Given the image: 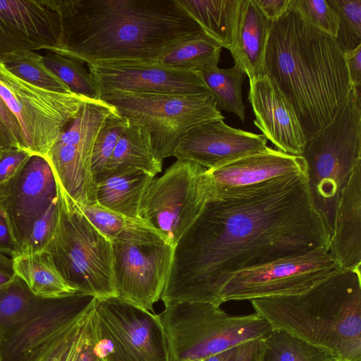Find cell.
Listing matches in <instances>:
<instances>
[{
  "instance_id": "6da1fadb",
  "label": "cell",
  "mask_w": 361,
  "mask_h": 361,
  "mask_svg": "<svg viewBox=\"0 0 361 361\" xmlns=\"http://www.w3.org/2000/svg\"><path fill=\"white\" fill-rule=\"evenodd\" d=\"M329 239L307 174L209 194L174 247L160 300L165 307L185 301L220 306V292L235 274L317 247L329 250Z\"/></svg>"
},
{
  "instance_id": "7a4b0ae2",
  "label": "cell",
  "mask_w": 361,
  "mask_h": 361,
  "mask_svg": "<svg viewBox=\"0 0 361 361\" xmlns=\"http://www.w3.org/2000/svg\"><path fill=\"white\" fill-rule=\"evenodd\" d=\"M57 54L87 65L156 61L204 33L179 0L61 1Z\"/></svg>"
},
{
  "instance_id": "3957f363",
  "label": "cell",
  "mask_w": 361,
  "mask_h": 361,
  "mask_svg": "<svg viewBox=\"0 0 361 361\" xmlns=\"http://www.w3.org/2000/svg\"><path fill=\"white\" fill-rule=\"evenodd\" d=\"M263 71L291 104L306 139L332 118L351 87L335 39L310 25L291 3L271 21Z\"/></svg>"
},
{
  "instance_id": "277c9868",
  "label": "cell",
  "mask_w": 361,
  "mask_h": 361,
  "mask_svg": "<svg viewBox=\"0 0 361 361\" xmlns=\"http://www.w3.org/2000/svg\"><path fill=\"white\" fill-rule=\"evenodd\" d=\"M255 313L338 361H361L360 269H340L309 290L250 300Z\"/></svg>"
},
{
  "instance_id": "5b68a950",
  "label": "cell",
  "mask_w": 361,
  "mask_h": 361,
  "mask_svg": "<svg viewBox=\"0 0 361 361\" xmlns=\"http://www.w3.org/2000/svg\"><path fill=\"white\" fill-rule=\"evenodd\" d=\"M301 157L314 205L331 237L341 192L361 161L360 90L351 85L332 118L306 139Z\"/></svg>"
},
{
  "instance_id": "8992f818",
  "label": "cell",
  "mask_w": 361,
  "mask_h": 361,
  "mask_svg": "<svg viewBox=\"0 0 361 361\" xmlns=\"http://www.w3.org/2000/svg\"><path fill=\"white\" fill-rule=\"evenodd\" d=\"M169 361H202L268 334L270 325L256 313L231 315L208 302H180L158 314Z\"/></svg>"
},
{
  "instance_id": "52a82bcc",
  "label": "cell",
  "mask_w": 361,
  "mask_h": 361,
  "mask_svg": "<svg viewBox=\"0 0 361 361\" xmlns=\"http://www.w3.org/2000/svg\"><path fill=\"white\" fill-rule=\"evenodd\" d=\"M59 219L44 251L76 292L96 299L116 296L112 242L90 222L59 185Z\"/></svg>"
},
{
  "instance_id": "ba28073f",
  "label": "cell",
  "mask_w": 361,
  "mask_h": 361,
  "mask_svg": "<svg viewBox=\"0 0 361 361\" xmlns=\"http://www.w3.org/2000/svg\"><path fill=\"white\" fill-rule=\"evenodd\" d=\"M123 116L139 122L149 133L157 158L173 157L185 135L194 127L224 117L213 97L110 92L98 97Z\"/></svg>"
},
{
  "instance_id": "9c48e42d",
  "label": "cell",
  "mask_w": 361,
  "mask_h": 361,
  "mask_svg": "<svg viewBox=\"0 0 361 361\" xmlns=\"http://www.w3.org/2000/svg\"><path fill=\"white\" fill-rule=\"evenodd\" d=\"M94 348L106 361H169L158 314L117 296L96 299Z\"/></svg>"
},
{
  "instance_id": "30bf717a",
  "label": "cell",
  "mask_w": 361,
  "mask_h": 361,
  "mask_svg": "<svg viewBox=\"0 0 361 361\" xmlns=\"http://www.w3.org/2000/svg\"><path fill=\"white\" fill-rule=\"evenodd\" d=\"M0 97L19 124L24 149L44 157L90 99L33 85L10 72L1 59Z\"/></svg>"
},
{
  "instance_id": "8fae6325",
  "label": "cell",
  "mask_w": 361,
  "mask_h": 361,
  "mask_svg": "<svg viewBox=\"0 0 361 361\" xmlns=\"http://www.w3.org/2000/svg\"><path fill=\"white\" fill-rule=\"evenodd\" d=\"M206 170L195 162L177 159L153 178L144 194L140 219L173 247L209 198Z\"/></svg>"
},
{
  "instance_id": "7c38bea8",
  "label": "cell",
  "mask_w": 361,
  "mask_h": 361,
  "mask_svg": "<svg viewBox=\"0 0 361 361\" xmlns=\"http://www.w3.org/2000/svg\"><path fill=\"white\" fill-rule=\"evenodd\" d=\"M340 269L329 250L317 247L235 274L223 286L220 304L300 294Z\"/></svg>"
},
{
  "instance_id": "4fadbf2b",
  "label": "cell",
  "mask_w": 361,
  "mask_h": 361,
  "mask_svg": "<svg viewBox=\"0 0 361 361\" xmlns=\"http://www.w3.org/2000/svg\"><path fill=\"white\" fill-rule=\"evenodd\" d=\"M114 110L101 99H88L45 157L61 189L79 204H97L92 152L99 129Z\"/></svg>"
},
{
  "instance_id": "5bb4252c",
  "label": "cell",
  "mask_w": 361,
  "mask_h": 361,
  "mask_svg": "<svg viewBox=\"0 0 361 361\" xmlns=\"http://www.w3.org/2000/svg\"><path fill=\"white\" fill-rule=\"evenodd\" d=\"M97 99L110 92L213 97L199 71L157 61L106 62L88 65Z\"/></svg>"
},
{
  "instance_id": "9a60e30c",
  "label": "cell",
  "mask_w": 361,
  "mask_h": 361,
  "mask_svg": "<svg viewBox=\"0 0 361 361\" xmlns=\"http://www.w3.org/2000/svg\"><path fill=\"white\" fill-rule=\"evenodd\" d=\"M94 296L75 293L46 300L33 314L0 338L1 361H37L70 326L94 307Z\"/></svg>"
},
{
  "instance_id": "2e32d148",
  "label": "cell",
  "mask_w": 361,
  "mask_h": 361,
  "mask_svg": "<svg viewBox=\"0 0 361 361\" xmlns=\"http://www.w3.org/2000/svg\"><path fill=\"white\" fill-rule=\"evenodd\" d=\"M116 296L148 311L161 299L174 247L167 243H112Z\"/></svg>"
},
{
  "instance_id": "e0dca14e",
  "label": "cell",
  "mask_w": 361,
  "mask_h": 361,
  "mask_svg": "<svg viewBox=\"0 0 361 361\" xmlns=\"http://www.w3.org/2000/svg\"><path fill=\"white\" fill-rule=\"evenodd\" d=\"M58 193L59 183L49 161L35 154L14 176L0 184V208L18 254L35 223Z\"/></svg>"
},
{
  "instance_id": "ac0fdd59",
  "label": "cell",
  "mask_w": 361,
  "mask_h": 361,
  "mask_svg": "<svg viewBox=\"0 0 361 361\" xmlns=\"http://www.w3.org/2000/svg\"><path fill=\"white\" fill-rule=\"evenodd\" d=\"M0 1V54L48 47L62 32L60 1Z\"/></svg>"
},
{
  "instance_id": "d6986e66",
  "label": "cell",
  "mask_w": 361,
  "mask_h": 361,
  "mask_svg": "<svg viewBox=\"0 0 361 361\" xmlns=\"http://www.w3.org/2000/svg\"><path fill=\"white\" fill-rule=\"evenodd\" d=\"M267 139L228 126L224 119L192 128L177 146L173 157L213 169L267 147Z\"/></svg>"
},
{
  "instance_id": "ffe728a7",
  "label": "cell",
  "mask_w": 361,
  "mask_h": 361,
  "mask_svg": "<svg viewBox=\"0 0 361 361\" xmlns=\"http://www.w3.org/2000/svg\"><path fill=\"white\" fill-rule=\"evenodd\" d=\"M255 125L282 152L302 156L306 137L291 104L267 75L250 79Z\"/></svg>"
},
{
  "instance_id": "44dd1931",
  "label": "cell",
  "mask_w": 361,
  "mask_h": 361,
  "mask_svg": "<svg viewBox=\"0 0 361 361\" xmlns=\"http://www.w3.org/2000/svg\"><path fill=\"white\" fill-rule=\"evenodd\" d=\"M205 173L209 194H216L245 188L281 176L307 174V169L302 157L267 147L262 151L221 166L207 169Z\"/></svg>"
},
{
  "instance_id": "7402d4cb",
  "label": "cell",
  "mask_w": 361,
  "mask_h": 361,
  "mask_svg": "<svg viewBox=\"0 0 361 361\" xmlns=\"http://www.w3.org/2000/svg\"><path fill=\"white\" fill-rule=\"evenodd\" d=\"M329 252L340 269L361 266V161L343 188L335 211Z\"/></svg>"
},
{
  "instance_id": "603a6c76",
  "label": "cell",
  "mask_w": 361,
  "mask_h": 361,
  "mask_svg": "<svg viewBox=\"0 0 361 361\" xmlns=\"http://www.w3.org/2000/svg\"><path fill=\"white\" fill-rule=\"evenodd\" d=\"M271 20L254 0H242L234 44L230 51L234 64L249 78L264 75V54Z\"/></svg>"
},
{
  "instance_id": "cb8c5ba5",
  "label": "cell",
  "mask_w": 361,
  "mask_h": 361,
  "mask_svg": "<svg viewBox=\"0 0 361 361\" xmlns=\"http://www.w3.org/2000/svg\"><path fill=\"white\" fill-rule=\"evenodd\" d=\"M162 161L154 154L149 132L139 122L128 119L109 159L102 180L113 174L140 170L152 176L161 171Z\"/></svg>"
},
{
  "instance_id": "d4e9b609",
  "label": "cell",
  "mask_w": 361,
  "mask_h": 361,
  "mask_svg": "<svg viewBox=\"0 0 361 361\" xmlns=\"http://www.w3.org/2000/svg\"><path fill=\"white\" fill-rule=\"evenodd\" d=\"M154 178L134 169L110 175L96 185L97 204L118 214L140 219L144 194Z\"/></svg>"
},
{
  "instance_id": "484cf974",
  "label": "cell",
  "mask_w": 361,
  "mask_h": 361,
  "mask_svg": "<svg viewBox=\"0 0 361 361\" xmlns=\"http://www.w3.org/2000/svg\"><path fill=\"white\" fill-rule=\"evenodd\" d=\"M13 259L16 276L36 297L57 299L78 293L61 276L48 252L19 253Z\"/></svg>"
},
{
  "instance_id": "4316f807",
  "label": "cell",
  "mask_w": 361,
  "mask_h": 361,
  "mask_svg": "<svg viewBox=\"0 0 361 361\" xmlns=\"http://www.w3.org/2000/svg\"><path fill=\"white\" fill-rule=\"evenodd\" d=\"M203 32L222 48L233 47L242 0H179Z\"/></svg>"
},
{
  "instance_id": "83f0119b",
  "label": "cell",
  "mask_w": 361,
  "mask_h": 361,
  "mask_svg": "<svg viewBox=\"0 0 361 361\" xmlns=\"http://www.w3.org/2000/svg\"><path fill=\"white\" fill-rule=\"evenodd\" d=\"M77 204L90 222L112 243H166L153 228L141 219L118 214L97 204L90 206Z\"/></svg>"
},
{
  "instance_id": "f1b7e54d",
  "label": "cell",
  "mask_w": 361,
  "mask_h": 361,
  "mask_svg": "<svg viewBox=\"0 0 361 361\" xmlns=\"http://www.w3.org/2000/svg\"><path fill=\"white\" fill-rule=\"evenodd\" d=\"M259 361H338L331 354L279 329H271L258 343Z\"/></svg>"
},
{
  "instance_id": "f546056e",
  "label": "cell",
  "mask_w": 361,
  "mask_h": 361,
  "mask_svg": "<svg viewBox=\"0 0 361 361\" xmlns=\"http://www.w3.org/2000/svg\"><path fill=\"white\" fill-rule=\"evenodd\" d=\"M198 71L212 92L217 109L233 113L245 121L242 96V85L246 76L245 71L235 64L229 68L212 65Z\"/></svg>"
},
{
  "instance_id": "4dcf8cb0",
  "label": "cell",
  "mask_w": 361,
  "mask_h": 361,
  "mask_svg": "<svg viewBox=\"0 0 361 361\" xmlns=\"http://www.w3.org/2000/svg\"><path fill=\"white\" fill-rule=\"evenodd\" d=\"M222 47L205 33L180 43L156 61L170 67L200 71L218 65Z\"/></svg>"
},
{
  "instance_id": "1f68e13d",
  "label": "cell",
  "mask_w": 361,
  "mask_h": 361,
  "mask_svg": "<svg viewBox=\"0 0 361 361\" xmlns=\"http://www.w3.org/2000/svg\"><path fill=\"white\" fill-rule=\"evenodd\" d=\"M47 299L36 297L18 278L0 289V338L36 312Z\"/></svg>"
},
{
  "instance_id": "d6a6232c",
  "label": "cell",
  "mask_w": 361,
  "mask_h": 361,
  "mask_svg": "<svg viewBox=\"0 0 361 361\" xmlns=\"http://www.w3.org/2000/svg\"><path fill=\"white\" fill-rule=\"evenodd\" d=\"M6 68L15 75L44 90L71 92L44 64L43 57L29 50L0 54Z\"/></svg>"
},
{
  "instance_id": "836d02e7",
  "label": "cell",
  "mask_w": 361,
  "mask_h": 361,
  "mask_svg": "<svg viewBox=\"0 0 361 361\" xmlns=\"http://www.w3.org/2000/svg\"><path fill=\"white\" fill-rule=\"evenodd\" d=\"M128 123V119L115 109L105 118L94 142L91 157V173L97 185L102 179L109 159Z\"/></svg>"
},
{
  "instance_id": "e575fe53",
  "label": "cell",
  "mask_w": 361,
  "mask_h": 361,
  "mask_svg": "<svg viewBox=\"0 0 361 361\" xmlns=\"http://www.w3.org/2000/svg\"><path fill=\"white\" fill-rule=\"evenodd\" d=\"M46 68L61 80L75 94L97 99L96 90L90 73L80 61L59 54L43 57Z\"/></svg>"
},
{
  "instance_id": "d590c367",
  "label": "cell",
  "mask_w": 361,
  "mask_h": 361,
  "mask_svg": "<svg viewBox=\"0 0 361 361\" xmlns=\"http://www.w3.org/2000/svg\"><path fill=\"white\" fill-rule=\"evenodd\" d=\"M340 23L335 40L341 51H350L361 45V0H329Z\"/></svg>"
},
{
  "instance_id": "8d00e7d4",
  "label": "cell",
  "mask_w": 361,
  "mask_h": 361,
  "mask_svg": "<svg viewBox=\"0 0 361 361\" xmlns=\"http://www.w3.org/2000/svg\"><path fill=\"white\" fill-rule=\"evenodd\" d=\"M291 4L310 25L336 38L340 19L329 0H292Z\"/></svg>"
},
{
  "instance_id": "74e56055",
  "label": "cell",
  "mask_w": 361,
  "mask_h": 361,
  "mask_svg": "<svg viewBox=\"0 0 361 361\" xmlns=\"http://www.w3.org/2000/svg\"><path fill=\"white\" fill-rule=\"evenodd\" d=\"M59 215V194L52 200L43 214L35 223L30 235L20 253H34L45 250L51 239Z\"/></svg>"
},
{
  "instance_id": "f35d334b",
  "label": "cell",
  "mask_w": 361,
  "mask_h": 361,
  "mask_svg": "<svg viewBox=\"0 0 361 361\" xmlns=\"http://www.w3.org/2000/svg\"><path fill=\"white\" fill-rule=\"evenodd\" d=\"M92 310L66 329L37 361H61L71 341L87 322Z\"/></svg>"
},
{
  "instance_id": "ab89813d",
  "label": "cell",
  "mask_w": 361,
  "mask_h": 361,
  "mask_svg": "<svg viewBox=\"0 0 361 361\" xmlns=\"http://www.w3.org/2000/svg\"><path fill=\"white\" fill-rule=\"evenodd\" d=\"M32 154L21 148L2 149L0 152V184L14 176Z\"/></svg>"
},
{
  "instance_id": "60d3db41",
  "label": "cell",
  "mask_w": 361,
  "mask_h": 361,
  "mask_svg": "<svg viewBox=\"0 0 361 361\" xmlns=\"http://www.w3.org/2000/svg\"><path fill=\"white\" fill-rule=\"evenodd\" d=\"M350 85L360 90L361 85V45L352 51L343 53Z\"/></svg>"
},
{
  "instance_id": "b9f144b4",
  "label": "cell",
  "mask_w": 361,
  "mask_h": 361,
  "mask_svg": "<svg viewBox=\"0 0 361 361\" xmlns=\"http://www.w3.org/2000/svg\"><path fill=\"white\" fill-rule=\"evenodd\" d=\"M271 21L279 18L289 8L291 0H254Z\"/></svg>"
},
{
  "instance_id": "7bdbcfd3",
  "label": "cell",
  "mask_w": 361,
  "mask_h": 361,
  "mask_svg": "<svg viewBox=\"0 0 361 361\" xmlns=\"http://www.w3.org/2000/svg\"><path fill=\"white\" fill-rule=\"evenodd\" d=\"M0 252L11 257L18 254V249L14 243L9 229L5 214L0 208Z\"/></svg>"
},
{
  "instance_id": "ee69618b",
  "label": "cell",
  "mask_w": 361,
  "mask_h": 361,
  "mask_svg": "<svg viewBox=\"0 0 361 361\" xmlns=\"http://www.w3.org/2000/svg\"><path fill=\"white\" fill-rule=\"evenodd\" d=\"M99 360L100 358L94 348V332L92 311L86 329L85 340L77 361H99Z\"/></svg>"
},
{
  "instance_id": "f6af8a7d",
  "label": "cell",
  "mask_w": 361,
  "mask_h": 361,
  "mask_svg": "<svg viewBox=\"0 0 361 361\" xmlns=\"http://www.w3.org/2000/svg\"><path fill=\"white\" fill-rule=\"evenodd\" d=\"M0 119L7 127V128L12 133L19 146L24 149L23 144V138L21 135L20 128L19 124L11 112V111L6 106L1 98L0 97Z\"/></svg>"
},
{
  "instance_id": "bcb514c9",
  "label": "cell",
  "mask_w": 361,
  "mask_h": 361,
  "mask_svg": "<svg viewBox=\"0 0 361 361\" xmlns=\"http://www.w3.org/2000/svg\"><path fill=\"white\" fill-rule=\"evenodd\" d=\"M92 314V312H91ZM82 329L78 333V334L73 338L71 343L66 350L61 361H77L78 358L82 350L86 336V329L87 324L91 316Z\"/></svg>"
},
{
  "instance_id": "7dc6e473",
  "label": "cell",
  "mask_w": 361,
  "mask_h": 361,
  "mask_svg": "<svg viewBox=\"0 0 361 361\" xmlns=\"http://www.w3.org/2000/svg\"><path fill=\"white\" fill-rule=\"evenodd\" d=\"M259 339L251 340L238 345L235 361H259L257 348Z\"/></svg>"
},
{
  "instance_id": "c3c4849f",
  "label": "cell",
  "mask_w": 361,
  "mask_h": 361,
  "mask_svg": "<svg viewBox=\"0 0 361 361\" xmlns=\"http://www.w3.org/2000/svg\"><path fill=\"white\" fill-rule=\"evenodd\" d=\"M16 277L13 258L0 252V287L9 285Z\"/></svg>"
},
{
  "instance_id": "681fc988",
  "label": "cell",
  "mask_w": 361,
  "mask_h": 361,
  "mask_svg": "<svg viewBox=\"0 0 361 361\" xmlns=\"http://www.w3.org/2000/svg\"><path fill=\"white\" fill-rule=\"evenodd\" d=\"M12 148L21 147L12 133L0 119V149H6Z\"/></svg>"
},
{
  "instance_id": "f907efd6",
  "label": "cell",
  "mask_w": 361,
  "mask_h": 361,
  "mask_svg": "<svg viewBox=\"0 0 361 361\" xmlns=\"http://www.w3.org/2000/svg\"><path fill=\"white\" fill-rule=\"evenodd\" d=\"M237 346L211 355L204 360V361H235L236 357Z\"/></svg>"
},
{
  "instance_id": "816d5d0a",
  "label": "cell",
  "mask_w": 361,
  "mask_h": 361,
  "mask_svg": "<svg viewBox=\"0 0 361 361\" xmlns=\"http://www.w3.org/2000/svg\"><path fill=\"white\" fill-rule=\"evenodd\" d=\"M99 361H106L104 359H100Z\"/></svg>"
},
{
  "instance_id": "f5cc1de1",
  "label": "cell",
  "mask_w": 361,
  "mask_h": 361,
  "mask_svg": "<svg viewBox=\"0 0 361 361\" xmlns=\"http://www.w3.org/2000/svg\"><path fill=\"white\" fill-rule=\"evenodd\" d=\"M1 288H4V287H0V289H1Z\"/></svg>"
},
{
  "instance_id": "db71d44e",
  "label": "cell",
  "mask_w": 361,
  "mask_h": 361,
  "mask_svg": "<svg viewBox=\"0 0 361 361\" xmlns=\"http://www.w3.org/2000/svg\"><path fill=\"white\" fill-rule=\"evenodd\" d=\"M1 150H2V149H0V152H1Z\"/></svg>"
},
{
  "instance_id": "11a10c76",
  "label": "cell",
  "mask_w": 361,
  "mask_h": 361,
  "mask_svg": "<svg viewBox=\"0 0 361 361\" xmlns=\"http://www.w3.org/2000/svg\"><path fill=\"white\" fill-rule=\"evenodd\" d=\"M0 361H1V357H0Z\"/></svg>"
}]
</instances>
